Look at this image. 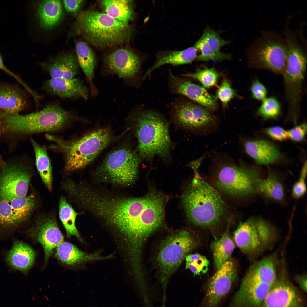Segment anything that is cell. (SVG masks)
<instances>
[{
	"label": "cell",
	"instance_id": "6da1fadb",
	"mask_svg": "<svg viewBox=\"0 0 307 307\" xmlns=\"http://www.w3.org/2000/svg\"><path fill=\"white\" fill-rule=\"evenodd\" d=\"M166 198L152 192L138 198L112 196L105 201L104 220L115 233L120 247L131 257H142L145 241L163 223Z\"/></svg>",
	"mask_w": 307,
	"mask_h": 307
},
{
	"label": "cell",
	"instance_id": "7a4b0ae2",
	"mask_svg": "<svg viewBox=\"0 0 307 307\" xmlns=\"http://www.w3.org/2000/svg\"><path fill=\"white\" fill-rule=\"evenodd\" d=\"M199 167L192 166L194 175L182 198L188 221L201 229L213 230L235 217L227 202L198 172Z\"/></svg>",
	"mask_w": 307,
	"mask_h": 307
},
{
	"label": "cell",
	"instance_id": "3957f363",
	"mask_svg": "<svg viewBox=\"0 0 307 307\" xmlns=\"http://www.w3.org/2000/svg\"><path fill=\"white\" fill-rule=\"evenodd\" d=\"M126 120L137 142L140 157L149 161L154 157L169 160L173 147L168 123L159 112L138 105L130 112Z\"/></svg>",
	"mask_w": 307,
	"mask_h": 307
},
{
	"label": "cell",
	"instance_id": "277c9868",
	"mask_svg": "<svg viewBox=\"0 0 307 307\" xmlns=\"http://www.w3.org/2000/svg\"><path fill=\"white\" fill-rule=\"evenodd\" d=\"M217 161L207 181L227 202L237 203L258 191L260 179L253 169L229 161Z\"/></svg>",
	"mask_w": 307,
	"mask_h": 307
},
{
	"label": "cell",
	"instance_id": "5b68a950",
	"mask_svg": "<svg viewBox=\"0 0 307 307\" xmlns=\"http://www.w3.org/2000/svg\"><path fill=\"white\" fill-rule=\"evenodd\" d=\"M72 112L52 104L41 111L26 115L0 113L1 127L6 132L22 135L61 129L76 119Z\"/></svg>",
	"mask_w": 307,
	"mask_h": 307
},
{
	"label": "cell",
	"instance_id": "8992f818",
	"mask_svg": "<svg viewBox=\"0 0 307 307\" xmlns=\"http://www.w3.org/2000/svg\"><path fill=\"white\" fill-rule=\"evenodd\" d=\"M78 30L93 46L105 49L122 44L129 39L128 24L118 21L107 14L91 10L77 15Z\"/></svg>",
	"mask_w": 307,
	"mask_h": 307
},
{
	"label": "cell",
	"instance_id": "52a82bcc",
	"mask_svg": "<svg viewBox=\"0 0 307 307\" xmlns=\"http://www.w3.org/2000/svg\"><path fill=\"white\" fill-rule=\"evenodd\" d=\"M46 137L55 143L51 148L63 153L65 158V169L67 172L88 165L109 144L112 137L110 130L107 128L98 129L71 141L49 134Z\"/></svg>",
	"mask_w": 307,
	"mask_h": 307
},
{
	"label": "cell",
	"instance_id": "ba28073f",
	"mask_svg": "<svg viewBox=\"0 0 307 307\" xmlns=\"http://www.w3.org/2000/svg\"><path fill=\"white\" fill-rule=\"evenodd\" d=\"M197 246L195 237L189 231L181 229L165 237L161 243L156 258L159 280L163 291L171 276L189 252Z\"/></svg>",
	"mask_w": 307,
	"mask_h": 307
},
{
	"label": "cell",
	"instance_id": "9c48e42d",
	"mask_svg": "<svg viewBox=\"0 0 307 307\" xmlns=\"http://www.w3.org/2000/svg\"><path fill=\"white\" fill-rule=\"evenodd\" d=\"M140 158L130 146L124 144L107 155L95 171L94 175L100 181L129 185L136 179Z\"/></svg>",
	"mask_w": 307,
	"mask_h": 307
},
{
	"label": "cell",
	"instance_id": "30bf717a",
	"mask_svg": "<svg viewBox=\"0 0 307 307\" xmlns=\"http://www.w3.org/2000/svg\"><path fill=\"white\" fill-rule=\"evenodd\" d=\"M235 243L250 258L273 248L279 238L277 231L266 221L249 218L239 222L233 233Z\"/></svg>",
	"mask_w": 307,
	"mask_h": 307
},
{
	"label": "cell",
	"instance_id": "8fae6325",
	"mask_svg": "<svg viewBox=\"0 0 307 307\" xmlns=\"http://www.w3.org/2000/svg\"><path fill=\"white\" fill-rule=\"evenodd\" d=\"M287 46L284 38L275 32L267 31L248 49V62L255 68L282 74L286 63Z\"/></svg>",
	"mask_w": 307,
	"mask_h": 307
},
{
	"label": "cell",
	"instance_id": "7c38bea8",
	"mask_svg": "<svg viewBox=\"0 0 307 307\" xmlns=\"http://www.w3.org/2000/svg\"><path fill=\"white\" fill-rule=\"evenodd\" d=\"M170 116L176 126L192 132L207 131L216 123V118L211 112L182 98H178L172 104Z\"/></svg>",
	"mask_w": 307,
	"mask_h": 307
},
{
	"label": "cell",
	"instance_id": "4fadbf2b",
	"mask_svg": "<svg viewBox=\"0 0 307 307\" xmlns=\"http://www.w3.org/2000/svg\"><path fill=\"white\" fill-rule=\"evenodd\" d=\"M306 66V57L304 51L298 47L289 48L282 74L289 107L293 111L298 107Z\"/></svg>",
	"mask_w": 307,
	"mask_h": 307
},
{
	"label": "cell",
	"instance_id": "5bb4252c",
	"mask_svg": "<svg viewBox=\"0 0 307 307\" xmlns=\"http://www.w3.org/2000/svg\"><path fill=\"white\" fill-rule=\"evenodd\" d=\"M141 60L131 50L125 48L117 49L104 58L101 75H116L128 85H136L141 74Z\"/></svg>",
	"mask_w": 307,
	"mask_h": 307
},
{
	"label": "cell",
	"instance_id": "9a60e30c",
	"mask_svg": "<svg viewBox=\"0 0 307 307\" xmlns=\"http://www.w3.org/2000/svg\"><path fill=\"white\" fill-rule=\"evenodd\" d=\"M0 166V199L9 201L26 196L31 175L25 166L5 163Z\"/></svg>",
	"mask_w": 307,
	"mask_h": 307
},
{
	"label": "cell",
	"instance_id": "2e32d148",
	"mask_svg": "<svg viewBox=\"0 0 307 307\" xmlns=\"http://www.w3.org/2000/svg\"><path fill=\"white\" fill-rule=\"evenodd\" d=\"M237 275L236 265L231 259L217 269L207 283L203 302L204 307H216L229 291Z\"/></svg>",
	"mask_w": 307,
	"mask_h": 307
},
{
	"label": "cell",
	"instance_id": "e0dca14e",
	"mask_svg": "<svg viewBox=\"0 0 307 307\" xmlns=\"http://www.w3.org/2000/svg\"><path fill=\"white\" fill-rule=\"evenodd\" d=\"M167 80L171 93L185 96L211 112L217 109V97L203 86L176 76L170 70H168Z\"/></svg>",
	"mask_w": 307,
	"mask_h": 307
},
{
	"label": "cell",
	"instance_id": "ac0fdd59",
	"mask_svg": "<svg viewBox=\"0 0 307 307\" xmlns=\"http://www.w3.org/2000/svg\"><path fill=\"white\" fill-rule=\"evenodd\" d=\"M32 238L40 243L45 253L47 262L55 248L64 241V237L59 229L55 217L42 216L37 219L35 225L28 231Z\"/></svg>",
	"mask_w": 307,
	"mask_h": 307
},
{
	"label": "cell",
	"instance_id": "d6986e66",
	"mask_svg": "<svg viewBox=\"0 0 307 307\" xmlns=\"http://www.w3.org/2000/svg\"><path fill=\"white\" fill-rule=\"evenodd\" d=\"M273 285L246 273L229 307H260Z\"/></svg>",
	"mask_w": 307,
	"mask_h": 307
},
{
	"label": "cell",
	"instance_id": "ffe728a7",
	"mask_svg": "<svg viewBox=\"0 0 307 307\" xmlns=\"http://www.w3.org/2000/svg\"><path fill=\"white\" fill-rule=\"evenodd\" d=\"M301 294L284 274L277 279L260 307H304Z\"/></svg>",
	"mask_w": 307,
	"mask_h": 307
},
{
	"label": "cell",
	"instance_id": "44dd1931",
	"mask_svg": "<svg viewBox=\"0 0 307 307\" xmlns=\"http://www.w3.org/2000/svg\"><path fill=\"white\" fill-rule=\"evenodd\" d=\"M229 43L221 38L214 30L206 28L194 46L200 52L196 58L199 61H204L210 60L221 61L230 59V55L223 53L220 50L222 47Z\"/></svg>",
	"mask_w": 307,
	"mask_h": 307
},
{
	"label": "cell",
	"instance_id": "7402d4cb",
	"mask_svg": "<svg viewBox=\"0 0 307 307\" xmlns=\"http://www.w3.org/2000/svg\"><path fill=\"white\" fill-rule=\"evenodd\" d=\"M43 87L47 92L63 98L86 100L90 94L83 81L76 78L69 79L51 78L46 81Z\"/></svg>",
	"mask_w": 307,
	"mask_h": 307
},
{
	"label": "cell",
	"instance_id": "603a6c76",
	"mask_svg": "<svg viewBox=\"0 0 307 307\" xmlns=\"http://www.w3.org/2000/svg\"><path fill=\"white\" fill-rule=\"evenodd\" d=\"M42 67L51 78L68 79L76 78L80 68L76 56L70 53L61 54L48 62L42 63Z\"/></svg>",
	"mask_w": 307,
	"mask_h": 307
},
{
	"label": "cell",
	"instance_id": "cb8c5ba5",
	"mask_svg": "<svg viewBox=\"0 0 307 307\" xmlns=\"http://www.w3.org/2000/svg\"><path fill=\"white\" fill-rule=\"evenodd\" d=\"M246 153L258 164L268 165L274 163L282 157L278 149L271 142L264 139L248 140L244 144Z\"/></svg>",
	"mask_w": 307,
	"mask_h": 307
},
{
	"label": "cell",
	"instance_id": "d4e9b609",
	"mask_svg": "<svg viewBox=\"0 0 307 307\" xmlns=\"http://www.w3.org/2000/svg\"><path fill=\"white\" fill-rule=\"evenodd\" d=\"M55 255L62 263L70 266L79 265L87 262L111 258L112 254L104 256L99 252L87 253L79 250L71 243L63 242L56 248Z\"/></svg>",
	"mask_w": 307,
	"mask_h": 307
},
{
	"label": "cell",
	"instance_id": "484cf974",
	"mask_svg": "<svg viewBox=\"0 0 307 307\" xmlns=\"http://www.w3.org/2000/svg\"><path fill=\"white\" fill-rule=\"evenodd\" d=\"M26 105L25 95L19 87L9 84H0V113L18 114Z\"/></svg>",
	"mask_w": 307,
	"mask_h": 307
},
{
	"label": "cell",
	"instance_id": "4316f807",
	"mask_svg": "<svg viewBox=\"0 0 307 307\" xmlns=\"http://www.w3.org/2000/svg\"><path fill=\"white\" fill-rule=\"evenodd\" d=\"M36 254L34 250L30 246L15 240L7 254L6 260L12 268L26 273L33 265Z\"/></svg>",
	"mask_w": 307,
	"mask_h": 307
},
{
	"label": "cell",
	"instance_id": "83f0119b",
	"mask_svg": "<svg viewBox=\"0 0 307 307\" xmlns=\"http://www.w3.org/2000/svg\"><path fill=\"white\" fill-rule=\"evenodd\" d=\"M76 57L89 85L90 94L93 97L98 94V90L94 83L96 61L93 50L85 42L79 41L76 44Z\"/></svg>",
	"mask_w": 307,
	"mask_h": 307
},
{
	"label": "cell",
	"instance_id": "f1b7e54d",
	"mask_svg": "<svg viewBox=\"0 0 307 307\" xmlns=\"http://www.w3.org/2000/svg\"><path fill=\"white\" fill-rule=\"evenodd\" d=\"M197 50L194 46L183 50L170 51L158 56L154 64L146 72L142 77L144 80L151 73L165 64L180 65L191 63L197 58Z\"/></svg>",
	"mask_w": 307,
	"mask_h": 307
},
{
	"label": "cell",
	"instance_id": "f546056e",
	"mask_svg": "<svg viewBox=\"0 0 307 307\" xmlns=\"http://www.w3.org/2000/svg\"><path fill=\"white\" fill-rule=\"evenodd\" d=\"M37 14L42 27L51 29L58 25L63 18L62 2L60 0L42 1L38 5Z\"/></svg>",
	"mask_w": 307,
	"mask_h": 307
},
{
	"label": "cell",
	"instance_id": "4dcf8cb0",
	"mask_svg": "<svg viewBox=\"0 0 307 307\" xmlns=\"http://www.w3.org/2000/svg\"><path fill=\"white\" fill-rule=\"evenodd\" d=\"M277 262L275 254L254 261L246 273L265 283L273 285L277 278Z\"/></svg>",
	"mask_w": 307,
	"mask_h": 307
},
{
	"label": "cell",
	"instance_id": "1f68e13d",
	"mask_svg": "<svg viewBox=\"0 0 307 307\" xmlns=\"http://www.w3.org/2000/svg\"><path fill=\"white\" fill-rule=\"evenodd\" d=\"M31 141L34 149L36 164L38 171L43 181L48 189H52V168L45 148L37 144L31 138Z\"/></svg>",
	"mask_w": 307,
	"mask_h": 307
},
{
	"label": "cell",
	"instance_id": "d6a6232c",
	"mask_svg": "<svg viewBox=\"0 0 307 307\" xmlns=\"http://www.w3.org/2000/svg\"><path fill=\"white\" fill-rule=\"evenodd\" d=\"M131 1L128 0H104L102 1L101 3L104 7L106 14L118 21L128 24L133 15Z\"/></svg>",
	"mask_w": 307,
	"mask_h": 307
},
{
	"label": "cell",
	"instance_id": "836d02e7",
	"mask_svg": "<svg viewBox=\"0 0 307 307\" xmlns=\"http://www.w3.org/2000/svg\"><path fill=\"white\" fill-rule=\"evenodd\" d=\"M235 247L234 243L227 231L219 239L211 244V248L216 270L231 259Z\"/></svg>",
	"mask_w": 307,
	"mask_h": 307
},
{
	"label": "cell",
	"instance_id": "e575fe53",
	"mask_svg": "<svg viewBox=\"0 0 307 307\" xmlns=\"http://www.w3.org/2000/svg\"><path fill=\"white\" fill-rule=\"evenodd\" d=\"M9 202L16 227L28 219L36 205L35 198L33 194L14 198Z\"/></svg>",
	"mask_w": 307,
	"mask_h": 307
},
{
	"label": "cell",
	"instance_id": "d590c367",
	"mask_svg": "<svg viewBox=\"0 0 307 307\" xmlns=\"http://www.w3.org/2000/svg\"><path fill=\"white\" fill-rule=\"evenodd\" d=\"M258 191L266 197L276 201H280L284 198L285 192L282 183L274 174L271 173L264 179L260 180Z\"/></svg>",
	"mask_w": 307,
	"mask_h": 307
},
{
	"label": "cell",
	"instance_id": "8d00e7d4",
	"mask_svg": "<svg viewBox=\"0 0 307 307\" xmlns=\"http://www.w3.org/2000/svg\"><path fill=\"white\" fill-rule=\"evenodd\" d=\"M78 214L67 202L65 198L62 197L60 198L59 202V217L65 229L67 237H70L74 236L82 242L83 239L75 225L76 217Z\"/></svg>",
	"mask_w": 307,
	"mask_h": 307
},
{
	"label": "cell",
	"instance_id": "74e56055",
	"mask_svg": "<svg viewBox=\"0 0 307 307\" xmlns=\"http://www.w3.org/2000/svg\"><path fill=\"white\" fill-rule=\"evenodd\" d=\"M181 76L196 79L201 83L204 88H207L216 85L219 74L214 68H206L198 69L193 73L184 74Z\"/></svg>",
	"mask_w": 307,
	"mask_h": 307
},
{
	"label": "cell",
	"instance_id": "f35d334b",
	"mask_svg": "<svg viewBox=\"0 0 307 307\" xmlns=\"http://www.w3.org/2000/svg\"><path fill=\"white\" fill-rule=\"evenodd\" d=\"M185 259L186 269L190 270L194 276L207 273L209 262L205 256L197 253L188 254Z\"/></svg>",
	"mask_w": 307,
	"mask_h": 307
},
{
	"label": "cell",
	"instance_id": "ab89813d",
	"mask_svg": "<svg viewBox=\"0 0 307 307\" xmlns=\"http://www.w3.org/2000/svg\"><path fill=\"white\" fill-rule=\"evenodd\" d=\"M281 107L279 102L275 98H266L262 101L259 107L258 113L264 119L275 118L279 115Z\"/></svg>",
	"mask_w": 307,
	"mask_h": 307
},
{
	"label": "cell",
	"instance_id": "60d3db41",
	"mask_svg": "<svg viewBox=\"0 0 307 307\" xmlns=\"http://www.w3.org/2000/svg\"><path fill=\"white\" fill-rule=\"evenodd\" d=\"M16 227L9 202L0 199V229H7Z\"/></svg>",
	"mask_w": 307,
	"mask_h": 307
},
{
	"label": "cell",
	"instance_id": "b9f144b4",
	"mask_svg": "<svg viewBox=\"0 0 307 307\" xmlns=\"http://www.w3.org/2000/svg\"><path fill=\"white\" fill-rule=\"evenodd\" d=\"M216 94L225 105H227L233 98L237 96L236 91L232 88L229 82L226 79L223 81L219 87Z\"/></svg>",
	"mask_w": 307,
	"mask_h": 307
},
{
	"label": "cell",
	"instance_id": "7bdbcfd3",
	"mask_svg": "<svg viewBox=\"0 0 307 307\" xmlns=\"http://www.w3.org/2000/svg\"><path fill=\"white\" fill-rule=\"evenodd\" d=\"M307 162L306 161L303 166L299 179L292 188V194L294 198L296 199L302 197L306 192L305 179L307 174Z\"/></svg>",
	"mask_w": 307,
	"mask_h": 307
},
{
	"label": "cell",
	"instance_id": "ee69618b",
	"mask_svg": "<svg viewBox=\"0 0 307 307\" xmlns=\"http://www.w3.org/2000/svg\"><path fill=\"white\" fill-rule=\"evenodd\" d=\"M307 125L303 123L287 131L288 138L292 140L299 142L304 138L306 133Z\"/></svg>",
	"mask_w": 307,
	"mask_h": 307
},
{
	"label": "cell",
	"instance_id": "f6af8a7d",
	"mask_svg": "<svg viewBox=\"0 0 307 307\" xmlns=\"http://www.w3.org/2000/svg\"><path fill=\"white\" fill-rule=\"evenodd\" d=\"M250 89L252 97L254 99L263 101L266 98L267 89L258 79H255L253 81Z\"/></svg>",
	"mask_w": 307,
	"mask_h": 307
},
{
	"label": "cell",
	"instance_id": "bcb514c9",
	"mask_svg": "<svg viewBox=\"0 0 307 307\" xmlns=\"http://www.w3.org/2000/svg\"><path fill=\"white\" fill-rule=\"evenodd\" d=\"M265 132L270 137L276 140L282 141L288 138L287 131L281 127L275 126L268 128Z\"/></svg>",
	"mask_w": 307,
	"mask_h": 307
},
{
	"label": "cell",
	"instance_id": "7dc6e473",
	"mask_svg": "<svg viewBox=\"0 0 307 307\" xmlns=\"http://www.w3.org/2000/svg\"><path fill=\"white\" fill-rule=\"evenodd\" d=\"M84 0H63V3L66 10L68 12H75L81 7Z\"/></svg>",
	"mask_w": 307,
	"mask_h": 307
},
{
	"label": "cell",
	"instance_id": "c3c4849f",
	"mask_svg": "<svg viewBox=\"0 0 307 307\" xmlns=\"http://www.w3.org/2000/svg\"><path fill=\"white\" fill-rule=\"evenodd\" d=\"M294 279L300 289L304 292L307 291V275L305 273L297 274L294 277Z\"/></svg>",
	"mask_w": 307,
	"mask_h": 307
},
{
	"label": "cell",
	"instance_id": "681fc988",
	"mask_svg": "<svg viewBox=\"0 0 307 307\" xmlns=\"http://www.w3.org/2000/svg\"><path fill=\"white\" fill-rule=\"evenodd\" d=\"M0 70H2L4 72H6L7 74L10 75L14 77L20 83L22 84H24V83L18 77L17 75L14 74L11 71H10L9 69H8L4 65L2 59V58L0 54Z\"/></svg>",
	"mask_w": 307,
	"mask_h": 307
},
{
	"label": "cell",
	"instance_id": "f907efd6",
	"mask_svg": "<svg viewBox=\"0 0 307 307\" xmlns=\"http://www.w3.org/2000/svg\"><path fill=\"white\" fill-rule=\"evenodd\" d=\"M1 121L0 119V137L1 135ZM5 163V162L3 161L2 157L0 154V166H2L4 165Z\"/></svg>",
	"mask_w": 307,
	"mask_h": 307
}]
</instances>
